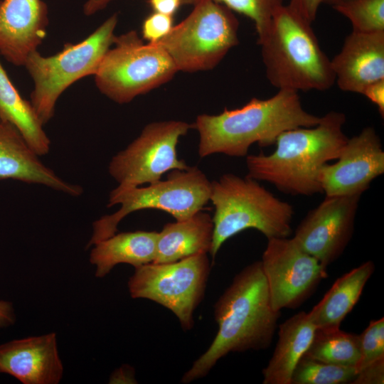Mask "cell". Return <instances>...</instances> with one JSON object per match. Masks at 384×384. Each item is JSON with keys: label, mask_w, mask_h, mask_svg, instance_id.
I'll use <instances>...</instances> for the list:
<instances>
[{"label": "cell", "mask_w": 384, "mask_h": 384, "mask_svg": "<svg viewBox=\"0 0 384 384\" xmlns=\"http://www.w3.org/2000/svg\"><path fill=\"white\" fill-rule=\"evenodd\" d=\"M199 0H184L183 4H193L194 5Z\"/></svg>", "instance_id": "74e56055"}, {"label": "cell", "mask_w": 384, "mask_h": 384, "mask_svg": "<svg viewBox=\"0 0 384 384\" xmlns=\"http://www.w3.org/2000/svg\"><path fill=\"white\" fill-rule=\"evenodd\" d=\"M323 0H290L288 6L309 23L315 20Z\"/></svg>", "instance_id": "4dcf8cb0"}, {"label": "cell", "mask_w": 384, "mask_h": 384, "mask_svg": "<svg viewBox=\"0 0 384 384\" xmlns=\"http://www.w3.org/2000/svg\"><path fill=\"white\" fill-rule=\"evenodd\" d=\"M212 264L207 253L176 262L134 268L127 287L133 299H146L170 310L184 331L194 326L193 314L204 298Z\"/></svg>", "instance_id": "30bf717a"}, {"label": "cell", "mask_w": 384, "mask_h": 384, "mask_svg": "<svg viewBox=\"0 0 384 384\" xmlns=\"http://www.w3.org/2000/svg\"><path fill=\"white\" fill-rule=\"evenodd\" d=\"M173 26V16L153 12L142 23V38L148 43H156L164 38Z\"/></svg>", "instance_id": "f1b7e54d"}, {"label": "cell", "mask_w": 384, "mask_h": 384, "mask_svg": "<svg viewBox=\"0 0 384 384\" xmlns=\"http://www.w3.org/2000/svg\"><path fill=\"white\" fill-rule=\"evenodd\" d=\"M1 121V120H0Z\"/></svg>", "instance_id": "f35d334b"}, {"label": "cell", "mask_w": 384, "mask_h": 384, "mask_svg": "<svg viewBox=\"0 0 384 384\" xmlns=\"http://www.w3.org/2000/svg\"><path fill=\"white\" fill-rule=\"evenodd\" d=\"M331 65L341 90L361 94L369 84L384 79V31H352Z\"/></svg>", "instance_id": "e0dca14e"}, {"label": "cell", "mask_w": 384, "mask_h": 384, "mask_svg": "<svg viewBox=\"0 0 384 384\" xmlns=\"http://www.w3.org/2000/svg\"><path fill=\"white\" fill-rule=\"evenodd\" d=\"M260 261L277 311L297 308L327 277L326 267L293 238L267 239Z\"/></svg>", "instance_id": "7c38bea8"}, {"label": "cell", "mask_w": 384, "mask_h": 384, "mask_svg": "<svg viewBox=\"0 0 384 384\" xmlns=\"http://www.w3.org/2000/svg\"><path fill=\"white\" fill-rule=\"evenodd\" d=\"M233 12L241 14L251 19L257 36L267 28L275 11L283 5V0H213Z\"/></svg>", "instance_id": "4316f807"}, {"label": "cell", "mask_w": 384, "mask_h": 384, "mask_svg": "<svg viewBox=\"0 0 384 384\" xmlns=\"http://www.w3.org/2000/svg\"><path fill=\"white\" fill-rule=\"evenodd\" d=\"M63 371L55 332L0 345V373L23 384H58Z\"/></svg>", "instance_id": "9a60e30c"}, {"label": "cell", "mask_w": 384, "mask_h": 384, "mask_svg": "<svg viewBox=\"0 0 384 384\" xmlns=\"http://www.w3.org/2000/svg\"><path fill=\"white\" fill-rule=\"evenodd\" d=\"M113 0H87L83 6V12L91 16L105 9Z\"/></svg>", "instance_id": "d590c367"}, {"label": "cell", "mask_w": 384, "mask_h": 384, "mask_svg": "<svg viewBox=\"0 0 384 384\" xmlns=\"http://www.w3.org/2000/svg\"><path fill=\"white\" fill-rule=\"evenodd\" d=\"M202 210L187 219L164 225L158 232L154 263L173 262L197 254L209 253L213 223L212 217Z\"/></svg>", "instance_id": "d6986e66"}, {"label": "cell", "mask_w": 384, "mask_h": 384, "mask_svg": "<svg viewBox=\"0 0 384 384\" xmlns=\"http://www.w3.org/2000/svg\"><path fill=\"white\" fill-rule=\"evenodd\" d=\"M361 95L376 105L380 116L384 117V79L375 81L367 85Z\"/></svg>", "instance_id": "1f68e13d"}, {"label": "cell", "mask_w": 384, "mask_h": 384, "mask_svg": "<svg viewBox=\"0 0 384 384\" xmlns=\"http://www.w3.org/2000/svg\"><path fill=\"white\" fill-rule=\"evenodd\" d=\"M0 120L9 122L38 155L49 152L50 141L31 103L13 85L0 61Z\"/></svg>", "instance_id": "603a6c76"}, {"label": "cell", "mask_w": 384, "mask_h": 384, "mask_svg": "<svg viewBox=\"0 0 384 384\" xmlns=\"http://www.w3.org/2000/svg\"><path fill=\"white\" fill-rule=\"evenodd\" d=\"M158 232L137 230L115 233L93 246L90 262L95 266V276L103 278L119 264L134 268L153 262L156 256Z\"/></svg>", "instance_id": "44dd1931"}, {"label": "cell", "mask_w": 384, "mask_h": 384, "mask_svg": "<svg viewBox=\"0 0 384 384\" xmlns=\"http://www.w3.org/2000/svg\"><path fill=\"white\" fill-rule=\"evenodd\" d=\"M343 1L345 0H323V3L331 4L332 6Z\"/></svg>", "instance_id": "8d00e7d4"}, {"label": "cell", "mask_w": 384, "mask_h": 384, "mask_svg": "<svg viewBox=\"0 0 384 384\" xmlns=\"http://www.w3.org/2000/svg\"><path fill=\"white\" fill-rule=\"evenodd\" d=\"M346 120L343 112L330 111L315 126L282 132L272 154L247 156V176L270 183L287 194L321 193L320 171L338 159L348 139L343 132Z\"/></svg>", "instance_id": "7a4b0ae2"}, {"label": "cell", "mask_w": 384, "mask_h": 384, "mask_svg": "<svg viewBox=\"0 0 384 384\" xmlns=\"http://www.w3.org/2000/svg\"><path fill=\"white\" fill-rule=\"evenodd\" d=\"M48 9L43 0H4L0 4V53L16 66L43 43L48 26Z\"/></svg>", "instance_id": "2e32d148"}, {"label": "cell", "mask_w": 384, "mask_h": 384, "mask_svg": "<svg viewBox=\"0 0 384 384\" xmlns=\"http://www.w3.org/2000/svg\"><path fill=\"white\" fill-rule=\"evenodd\" d=\"M384 383V358L360 370L352 384H383Z\"/></svg>", "instance_id": "f546056e"}, {"label": "cell", "mask_w": 384, "mask_h": 384, "mask_svg": "<svg viewBox=\"0 0 384 384\" xmlns=\"http://www.w3.org/2000/svg\"><path fill=\"white\" fill-rule=\"evenodd\" d=\"M298 92L279 90L270 98L254 97L239 108H225L214 115L199 114L193 123L199 134V156H245L255 143L269 146L286 130L316 125L321 117L303 107Z\"/></svg>", "instance_id": "3957f363"}, {"label": "cell", "mask_w": 384, "mask_h": 384, "mask_svg": "<svg viewBox=\"0 0 384 384\" xmlns=\"http://www.w3.org/2000/svg\"><path fill=\"white\" fill-rule=\"evenodd\" d=\"M360 359L357 373L365 366L384 358V318L370 321L359 335Z\"/></svg>", "instance_id": "83f0119b"}, {"label": "cell", "mask_w": 384, "mask_h": 384, "mask_svg": "<svg viewBox=\"0 0 384 384\" xmlns=\"http://www.w3.org/2000/svg\"><path fill=\"white\" fill-rule=\"evenodd\" d=\"M210 201L214 206L213 261L226 240L246 229H255L267 239L292 234V206L247 175L225 174L212 181Z\"/></svg>", "instance_id": "5b68a950"}, {"label": "cell", "mask_w": 384, "mask_h": 384, "mask_svg": "<svg viewBox=\"0 0 384 384\" xmlns=\"http://www.w3.org/2000/svg\"><path fill=\"white\" fill-rule=\"evenodd\" d=\"M135 372L129 365H123L110 375V383H136Z\"/></svg>", "instance_id": "836d02e7"}, {"label": "cell", "mask_w": 384, "mask_h": 384, "mask_svg": "<svg viewBox=\"0 0 384 384\" xmlns=\"http://www.w3.org/2000/svg\"><path fill=\"white\" fill-rule=\"evenodd\" d=\"M375 270L368 260L338 278L322 299L308 312L316 329H338L358 302Z\"/></svg>", "instance_id": "7402d4cb"}, {"label": "cell", "mask_w": 384, "mask_h": 384, "mask_svg": "<svg viewBox=\"0 0 384 384\" xmlns=\"http://www.w3.org/2000/svg\"><path fill=\"white\" fill-rule=\"evenodd\" d=\"M117 22L118 15L114 14L82 41L66 43L50 56L36 50L27 57L23 66L34 84L30 102L43 125L54 116L56 102L68 87L95 74L113 44Z\"/></svg>", "instance_id": "8992f818"}, {"label": "cell", "mask_w": 384, "mask_h": 384, "mask_svg": "<svg viewBox=\"0 0 384 384\" xmlns=\"http://www.w3.org/2000/svg\"><path fill=\"white\" fill-rule=\"evenodd\" d=\"M356 375V367L334 365L303 356L294 368L291 384L351 383Z\"/></svg>", "instance_id": "d4e9b609"}, {"label": "cell", "mask_w": 384, "mask_h": 384, "mask_svg": "<svg viewBox=\"0 0 384 384\" xmlns=\"http://www.w3.org/2000/svg\"><path fill=\"white\" fill-rule=\"evenodd\" d=\"M16 316L11 302L0 301V329L14 324Z\"/></svg>", "instance_id": "e575fe53"}, {"label": "cell", "mask_w": 384, "mask_h": 384, "mask_svg": "<svg viewBox=\"0 0 384 384\" xmlns=\"http://www.w3.org/2000/svg\"><path fill=\"white\" fill-rule=\"evenodd\" d=\"M316 329L304 311L279 326L274 351L262 370L263 384H291L294 368L307 351Z\"/></svg>", "instance_id": "ffe728a7"}, {"label": "cell", "mask_w": 384, "mask_h": 384, "mask_svg": "<svg viewBox=\"0 0 384 384\" xmlns=\"http://www.w3.org/2000/svg\"><path fill=\"white\" fill-rule=\"evenodd\" d=\"M191 129L193 124L176 120L146 124L137 138L112 158L110 174L119 186L132 187L156 182L169 171L188 169L176 148Z\"/></svg>", "instance_id": "8fae6325"}, {"label": "cell", "mask_w": 384, "mask_h": 384, "mask_svg": "<svg viewBox=\"0 0 384 384\" xmlns=\"http://www.w3.org/2000/svg\"><path fill=\"white\" fill-rule=\"evenodd\" d=\"M334 164H325L319 175L325 196H361L384 173V151L373 127L348 138Z\"/></svg>", "instance_id": "5bb4252c"}, {"label": "cell", "mask_w": 384, "mask_h": 384, "mask_svg": "<svg viewBox=\"0 0 384 384\" xmlns=\"http://www.w3.org/2000/svg\"><path fill=\"white\" fill-rule=\"evenodd\" d=\"M324 363L356 367L360 359L359 335L338 329H316L304 355Z\"/></svg>", "instance_id": "cb8c5ba5"}, {"label": "cell", "mask_w": 384, "mask_h": 384, "mask_svg": "<svg viewBox=\"0 0 384 384\" xmlns=\"http://www.w3.org/2000/svg\"><path fill=\"white\" fill-rule=\"evenodd\" d=\"M184 0H149L154 12L173 16Z\"/></svg>", "instance_id": "d6a6232c"}, {"label": "cell", "mask_w": 384, "mask_h": 384, "mask_svg": "<svg viewBox=\"0 0 384 384\" xmlns=\"http://www.w3.org/2000/svg\"><path fill=\"white\" fill-rule=\"evenodd\" d=\"M257 43L266 77L278 90L324 91L335 83L331 60L311 23L288 5L275 11Z\"/></svg>", "instance_id": "277c9868"}, {"label": "cell", "mask_w": 384, "mask_h": 384, "mask_svg": "<svg viewBox=\"0 0 384 384\" xmlns=\"http://www.w3.org/2000/svg\"><path fill=\"white\" fill-rule=\"evenodd\" d=\"M217 334L208 349L183 375L181 383L206 377L230 353L268 348L281 311L272 304L261 261L244 267L214 304Z\"/></svg>", "instance_id": "6da1fadb"}, {"label": "cell", "mask_w": 384, "mask_h": 384, "mask_svg": "<svg viewBox=\"0 0 384 384\" xmlns=\"http://www.w3.org/2000/svg\"><path fill=\"white\" fill-rule=\"evenodd\" d=\"M193 6L186 18L154 43L178 72L211 70L239 43V22L232 11L213 0H199Z\"/></svg>", "instance_id": "9c48e42d"}, {"label": "cell", "mask_w": 384, "mask_h": 384, "mask_svg": "<svg viewBox=\"0 0 384 384\" xmlns=\"http://www.w3.org/2000/svg\"><path fill=\"white\" fill-rule=\"evenodd\" d=\"M210 186L211 182L197 166L173 170L166 180L146 187L118 186L110 192L107 207L120 204V208L93 223L92 234L86 247L115 234L120 221L137 210H160L176 220L187 219L202 210L210 201Z\"/></svg>", "instance_id": "52a82bcc"}, {"label": "cell", "mask_w": 384, "mask_h": 384, "mask_svg": "<svg viewBox=\"0 0 384 384\" xmlns=\"http://www.w3.org/2000/svg\"><path fill=\"white\" fill-rule=\"evenodd\" d=\"M6 179L44 185L73 196L83 191L45 166L14 125L0 121V180Z\"/></svg>", "instance_id": "ac0fdd59"}, {"label": "cell", "mask_w": 384, "mask_h": 384, "mask_svg": "<svg viewBox=\"0 0 384 384\" xmlns=\"http://www.w3.org/2000/svg\"><path fill=\"white\" fill-rule=\"evenodd\" d=\"M178 72L159 45L144 43L137 31L115 36L93 75L98 90L125 104L171 80Z\"/></svg>", "instance_id": "ba28073f"}, {"label": "cell", "mask_w": 384, "mask_h": 384, "mask_svg": "<svg viewBox=\"0 0 384 384\" xmlns=\"http://www.w3.org/2000/svg\"><path fill=\"white\" fill-rule=\"evenodd\" d=\"M332 7L349 20L353 31H384V0H345Z\"/></svg>", "instance_id": "484cf974"}, {"label": "cell", "mask_w": 384, "mask_h": 384, "mask_svg": "<svg viewBox=\"0 0 384 384\" xmlns=\"http://www.w3.org/2000/svg\"><path fill=\"white\" fill-rule=\"evenodd\" d=\"M361 196H325L302 219L293 238L327 268L341 255L352 238Z\"/></svg>", "instance_id": "4fadbf2b"}]
</instances>
